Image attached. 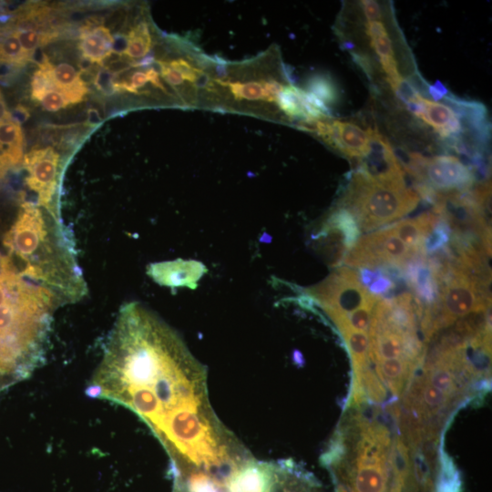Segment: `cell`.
<instances>
[{"label":"cell","instance_id":"6da1fadb","mask_svg":"<svg viewBox=\"0 0 492 492\" xmlns=\"http://www.w3.org/2000/svg\"><path fill=\"white\" fill-rule=\"evenodd\" d=\"M87 394L138 415L174 472H219L244 450L213 411L205 367L174 329L138 302L121 306Z\"/></svg>","mask_w":492,"mask_h":492},{"label":"cell","instance_id":"7a4b0ae2","mask_svg":"<svg viewBox=\"0 0 492 492\" xmlns=\"http://www.w3.org/2000/svg\"><path fill=\"white\" fill-rule=\"evenodd\" d=\"M322 464L343 492H403L410 467V447L390 409L345 407Z\"/></svg>","mask_w":492,"mask_h":492},{"label":"cell","instance_id":"3957f363","mask_svg":"<svg viewBox=\"0 0 492 492\" xmlns=\"http://www.w3.org/2000/svg\"><path fill=\"white\" fill-rule=\"evenodd\" d=\"M6 256L29 281L49 290L60 304L87 292L72 237L60 218L24 201L2 240Z\"/></svg>","mask_w":492,"mask_h":492},{"label":"cell","instance_id":"277c9868","mask_svg":"<svg viewBox=\"0 0 492 492\" xmlns=\"http://www.w3.org/2000/svg\"><path fill=\"white\" fill-rule=\"evenodd\" d=\"M49 290L24 277L0 251V376L12 383L41 364L54 310Z\"/></svg>","mask_w":492,"mask_h":492},{"label":"cell","instance_id":"5b68a950","mask_svg":"<svg viewBox=\"0 0 492 492\" xmlns=\"http://www.w3.org/2000/svg\"><path fill=\"white\" fill-rule=\"evenodd\" d=\"M287 71L272 49L249 60L227 62L224 73L218 79L220 112L284 121L280 99L289 85L284 81L291 82Z\"/></svg>","mask_w":492,"mask_h":492},{"label":"cell","instance_id":"8992f818","mask_svg":"<svg viewBox=\"0 0 492 492\" xmlns=\"http://www.w3.org/2000/svg\"><path fill=\"white\" fill-rule=\"evenodd\" d=\"M419 200L406 183L379 182L357 169L341 206L355 218L360 231L368 232L413 211Z\"/></svg>","mask_w":492,"mask_h":492},{"label":"cell","instance_id":"52a82bcc","mask_svg":"<svg viewBox=\"0 0 492 492\" xmlns=\"http://www.w3.org/2000/svg\"><path fill=\"white\" fill-rule=\"evenodd\" d=\"M308 293L325 313L347 314L380 300L362 284L358 272L347 266L336 268L324 281L309 289Z\"/></svg>","mask_w":492,"mask_h":492},{"label":"cell","instance_id":"ba28073f","mask_svg":"<svg viewBox=\"0 0 492 492\" xmlns=\"http://www.w3.org/2000/svg\"><path fill=\"white\" fill-rule=\"evenodd\" d=\"M424 253L408 248L385 227L359 238L344 257V263L356 268L393 266L404 269L412 259Z\"/></svg>","mask_w":492,"mask_h":492},{"label":"cell","instance_id":"9c48e42d","mask_svg":"<svg viewBox=\"0 0 492 492\" xmlns=\"http://www.w3.org/2000/svg\"><path fill=\"white\" fill-rule=\"evenodd\" d=\"M58 153L52 147L34 149L24 156L26 186L36 195V204L60 218L56 195L59 172Z\"/></svg>","mask_w":492,"mask_h":492},{"label":"cell","instance_id":"30bf717a","mask_svg":"<svg viewBox=\"0 0 492 492\" xmlns=\"http://www.w3.org/2000/svg\"><path fill=\"white\" fill-rule=\"evenodd\" d=\"M411 173L442 191L468 190L474 184V174L458 158L439 155L425 158L418 154L410 157Z\"/></svg>","mask_w":492,"mask_h":492},{"label":"cell","instance_id":"8fae6325","mask_svg":"<svg viewBox=\"0 0 492 492\" xmlns=\"http://www.w3.org/2000/svg\"><path fill=\"white\" fill-rule=\"evenodd\" d=\"M319 120L308 127L306 131L318 135L325 143L346 157L360 160L367 155L371 147L372 128L364 129L351 121Z\"/></svg>","mask_w":492,"mask_h":492},{"label":"cell","instance_id":"7c38bea8","mask_svg":"<svg viewBox=\"0 0 492 492\" xmlns=\"http://www.w3.org/2000/svg\"><path fill=\"white\" fill-rule=\"evenodd\" d=\"M406 107L411 113L429 125L441 137L457 143L463 127L461 119L451 107L426 99L420 94Z\"/></svg>","mask_w":492,"mask_h":492},{"label":"cell","instance_id":"4fadbf2b","mask_svg":"<svg viewBox=\"0 0 492 492\" xmlns=\"http://www.w3.org/2000/svg\"><path fill=\"white\" fill-rule=\"evenodd\" d=\"M206 272V267L194 260L178 259L152 263L148 267V274L153 281L171 288L185 286L195 289Z\"/></svg>","mask_w":492,"mask_h":492},{"label":"cell","instance_id":"5bb4252c","mask_svg":"<svg viewBox=\"0 0 492 492\" xmlns=\"http://www.w3.org/2000/svg\"><path fill=\"white\" fill-rule=\"evenodd\" d=\"M24 134L13 117L0 121V179L23 163Z\"/></svg>","mask_w":492,"mask_h":492},{"label":"cell","instance_id":"9a60e30c","mask_svg":"<svg viewBox=\"0 0 492 492\" xmlns=\"http://www.w3.org/2000/svg\"><path fill=\"white\" fill-rule=\"evenodd\" d=\"M365 32L370 38L371 46L379 56L389 85L394 87L402 79V77L394 56L392 40L384 24L382 21H367Z\"/></svg>","mask_w":492,"mask_h":492},{"label":"cell","instance_id":"2e32d148","mask_svg":"<svg viewBox=\"0 0 492 492\" xmlns=\"http://www.w3.org/2000/svg\"><path fill=\"white\" fill-rule=\"evenodd\" d=\"M438 219L436 213L428 211L415 218L402 220L388 227L408 248L425 252V241Z\"/></svg>","mask_w":492,"mask_h":492},{"label":"cell","instance_id":"e0dca14e","mask_svg":"<svg viewBox=\"0 0 492 492\" xmlns=\"http://www.w3.org/2000/svg\"><path fill=\"white\" fill-rule=\"evenodd\" d=\"M360 232L355 218L350 211L342 207L334 210L329 215L321 231L322 234H330L334 238L344 253L354 246Z\"/></svg>","mask_w":492,"mask_h":492},{"label":"cell","instance_id":"ac0fdd59","mask_svg":"<svg viewBox=\"0 0 492 492\" xmlns=\"http://www.w3.org/2000/svg\"><path fill=\"white\" fill-rule=\"evenodd\" d=\"M80 49L86 59L93 63H102L114 50V39L104 26L84 27L80 34Z\"/></svg>","mask_w":492,"mask_h":492},{"label":"cell","instance_id":"d6986e66","mask_svg":"<svg viewBox=\"0 0 492 492\" xmlns=\"http://www.w3.org/2000/svg\"><path fill=\"white\" fill-rule=\"evenodd\" d=\"M49 72L56 89L69 104L79 103L84 99L87 87L74 67L67 63L56 67L51 64Z\"/></svg>","mask_w":492,"mask_h":492},{"label":"cell","instance_id":"ffe728a7","mask_svg":"<svg viewBox=\"0 0 492 492\" xmlns=\"http://www.w3.org/2000/svg\"><path fill=\"white\" fill-rule=\"evenodd\" d=\"M338 331L341 333L349 350L354 376H356L372 364L369 333L350 328Z\"/></svg>","mask_w":492,"mask_h":492},{"label":"cell","instance_id":"44dd1931","mask_svg":"<svg viewBox=\"0 0 492 492\" xmlns=\"http://www.w3.org/2000/svg\"><path fill=\"white\" fill-rule=\"evenodd\" d=\"M152 47V36L146 21L134 26L126 37V47L123 51L130 61L138 62L149 56Z\"/></svg>","mask_w":492,"mask_h":492},{"label":"cell","instance_id":"7402d4cb","mask_svg":"<svg viewBox=\"0 0 492 492\" xmlns=\"http://www.w3.org/2000/svg\"><path fill=\"white\" fill-rule=\"evenodd\" d=\"M29 58L21 46L15 28L12 26L0 27V63L21 67Z\"/></svg>","mask_w":492,"mask_h":492},{"label":"cell","instance_id":"603a6c76","mask_svg":"<svg viewBox=\"0 0 492 492\" xmlns=\"http://www.w3.org/2000/svg\"><path fill=\"white\" fill-rule=\"evenodd\" d=\"M306 91L322 101L326 107L334 106L340 99V90L332 77L315 74L305 84Z\"/></svg>","mask_w":492,"mask_h":492},{"label":"cell","instance_id":"cb8c5ba5","mask_svg":"<svg viewBox=\"0 0 492 492\" xmlns=\"http://www.w3.org/2000/svg\"><path fill=\"white\" fill-rule=\"evenodd\" d=\"M452 236V229L441 218L426 237L424 243V251L426 253H436L445 248Z\"/></svg>","mask_w":492,"mask_h":492},{"label":"cell","instance_id":"d4e9b609","mask_svg":"<svg viewBox=\"0 0 492 492\" xmlns=\"http://www.w3.org/2000/svg\"><path fill=\"white\" fill-rule=\"evenodd\" d=\"M15 28L21 46L29 57L39 46L46 44L50 39L46 33H40L34 28Z\"/></svg>","mask_w":492,"mask_h":492},{"label":"cell","instance_id":"484cf974","mask_svg":"<svg viewBox=\"0 0 492 492\" xmlns=\"http://www.w3.org/2000/svg\"><path fill=\"white\" fill-rule=\"evenodd\" d=\"M44 109L55 112L69 105L65 97L56 89L55 86L47 89L37 100Z\"/></svg>","mask_w":492,"mask_h":492},{"label":"cell","instance_id":"4316f807","mask_svg":"<svg viewBox=\"0 0 492 492\" xmlns=\"http://www.w3.org/2000/svg\"><path fill=\"white\" fill-rule=\"evenodd\" d=\"M360 3L368 21H380L382 19V11L376 1L364 0Z\"/></svg>","mask_w":492,"mask_h":492},{"label":"cell","instance_id":"83f0119b","mask_svg":"<svg viewBox=\"0 0 492 492\" xmlns=\"http://www.w3.org/2000/svg\"><path fill=\"white\" fill-rule=\"evenodd\" d=\"M429 91L431 96L435 99H440L445 97L446 89L445 87L438 81L435 85L429 87Z\"/></svg>","mask_w":492,"mask_h":492},{"label":"cell","instance_id":"f1b7e54d","mask_svg":"<svg viewBox=\"0 0 492 492\" xmlns=\"http://www.w3.org/2000/svg\"><path fill=\"white\" fill-rule=\"evenodd\" d=\"M13 116L8 111L4 97L0 91V121L11 118Z\"/></svg>","mask_w":492,"mask_h":492},{"label":"cell","instance_id":"f546056e","mask_svg":"<svg viewBox=\"0 0 492 492\" xmlns=\"http://www.w3.org/2000/svg\"><path fill=\"white\" fill-rule=\"evenodd\" d=\"M13 384V383H12L11 381H9L8 379L0 376V391H1L4 387H5V386H7V385H9V384Z\"/></svg>","mask_w":492,"mask_h":492},{"label":"cell","instance_id":"4dcf8cb0","mask_svg":"<svg viewBox=\"0 0 492 492\" xmlns=\"http://www.w3.org/2000/svg\"><path fill=\"white\" fill-rule=\"evenodd\" d=\"M403 492H425L417 488L405 487Z\"/></svg>","mask_w":492,"mask_h":492}]
</instances>
